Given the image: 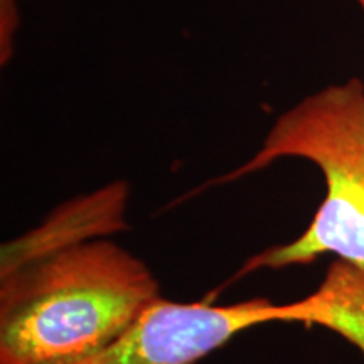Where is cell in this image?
Returning a JSON list of instances; mask_svg holds the SVG:
<instances>
[{"instance_id": "cell-1", "label": "cell", "mask_w": 364, "mask_h": 364, "mask_svg": "<svg viewBox=\"0 0 364 364\" xmlns=\"http://www.w3.org/2000/svg\"><path fill=\"white\" fill-rule=\"evenodd\" d=\"M157 299L150 268L112 241L59 248L2 275L0 364H78Z\"/></svg>"}, {"instance_id": "cell-2", "label": "cell", "mask_w": 364, "mask_h": 364, "mask_svg": "<svg viewBox=\"0 0 364 364\" xmlns=\"http://www.w3.org/2000/svg\"><path fill=\"white\" fill-rule=\"evenodd\" d=\"M280 159H302L321 169L324 201L311 225L290 243L255 255L235 279L250 272L311 265L334 255L364 265V85L351 78L309 95L282 113L248 161L213 184L267 169Z\"/></svg>"}, {"instance_id": "cell-5", "label": "cell", "mask_w": 364, "mask_h": 364, "mask_svg": "<svg viewBox=\"0 0 364 364\" xmlns=\"http://www.w3.org/2000/svg\"><path fill=\"white\" fill-rule=\"evenodd\" d=\"M19 2L22 0H0V61L9 63L14 54L16 33L21 26Z\"/></svg>"}, {"instance_id": "cell-6", "label": "cell", "mask_w": 364, "mask_h": 364, "mask_svg": "<svg viewBox=\"0 0 364 364\" xmlns=\"http://www.w3.org/2000/svg\"><path fill=\"white\" fill-rule=\"evenodd\" d=\"M354 2H356V4H358V6H359V9H361L363 16H364V0H354Z\"/></svg>"}, {"instance_id": "cell-4", "label": "cell", "mask_w": 364, "mask_h": 364, "mask_svg": "<svg viewBox=\"0 0 364 364\" xmlns=\"http://www.w3.org/2000/svg\"><path fill=\"white\" fill-rule=\"evenodd\" d=\"M300 324L326 327L364 354V265L336 258L316 292L300 299Z\"/></svg>"}, {"instance_id": "cell-3", "label": "cell", "mask_w": 364, "mask_h": 364, "mask_svg": "<svg viewBox=\"0 0 364 364\" xmlns=\"http://www.w3.org/2000/svg\"><path fill=\"white\" fill-rule=\"evenodd\" d=\"M300 311V300L275 306L267 299H253L215 306L161 297L122 338L78 364H198L250 327L270 322L299 324Z\"/></svg>"}]
</instances>
